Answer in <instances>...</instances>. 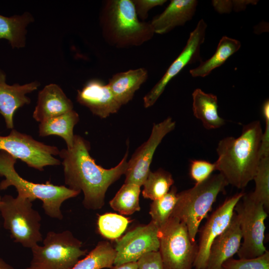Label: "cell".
<instances>
[{
    "label": "cell",
    "instance_id": "13",
    "mask_svg": "<svg viewBox=\"0 0 269 269\" xmlns=\"http://www.w3.org/2000/svg\"><path fill=\"white\" fill-rule=\"evenodd\" d=\"M158 227L152 221L138 226L117 239L114 266L137 262L142 256L158 251Z\"/></svg>",
    "mask_w": 269,
    "mask_h": 269
},
{
    "label": "cell",
    "instance_id": "34",
    "mask_svg": "<svg viewBox=\"0 0 269 269\" xmlns=\"http://www.w3.org/2000/svg\"><path fill=\"white\" fill-rule=\"evenodd\" d=\"M136 13L138 17L144 20L147 18L148 12L151 8L165 3L166 0H132Z\"/></svg>",
    "mask_w": 269,
    "mask_h": 269
},
{
    "label": "cell",
    "instance_id": "33",
    "mask_svg": "<svg viewBox=\"0 0 269 269\" xmlns=\"http://www.w3.org/2000/svg\"><path fill=\"white\" fill-rule=\"evenodd\" d=\"M137 269H164L158 251L145 254L137 261Z\"/></svg>",
    "mask_w": 269,
    "mask_h": 269
},
{
    "label": "cell",
    "instance_id": "10",
    "mask_svg": "<svg viewBox=\"0 0 269 269\" xmlns=\"http://www.w3.org/2000/svg\"><path fill=\"white\" fill-rule=\"evenodd\" d=\"M0 151H5L40 171L43 170L45 166L60 163L54 157L59 154L57 147L45 144L14 129L6 136L0 135Z\"/></svg>",
    "mask_w": 269,
    "mask_h": 269
},
{
    "label": "cell",
    "instance_id": "11",
    "mask_svg": "<svg viewBox=\"0 0 269 269\" xmlns=\"http://www.w3.org/2000/svg\"><path fill=\"white\" fill-rule=\"evenodd\" d=\"M207 27V24L203 19L198 21L195 28L190 33L181 53L169 66L161 78L144 96L143 101L145 108H149L155 104L169 82L185 66L201 61L200 48L205 40Z\"/></svg>",
    "mask_w": 269,
    "mask_h": 269
},
{
    "label": "cell",
    "instance_id": "9",
    "mask_svg": "<svg viewBox=\"0 0 269 269\" xmlns=\"http://www.w3.org/2000/svg\"><path fill=\"white\" fill-rule=\"evenodd\" d=\"M237 215L243 243L237 253L240 259H252L264 254L267 250L264 245L268 217L264 206L244 195L234 208Z\"/></svg>",
    "mask_w": 269,
    "mask_h": 269
},
{
    "label": "cell",
    "instance_id": "22",
    "mask_svg": "<svg viewBox=\"0 0 269 269\" xmlns=\"http://www.w3.org/2000/svg\"><path fill=\"white\" fill-rule=\"evenodd\" d=\"M79 121L78 114L74 110L40 123L39 134L45 136L58 135L64 139L67 148L73 147L75 134L73 129Z\"/></svg>",
    "mask_w": 269,
    "mask_h": 269
},
{
    "label": "cell",
    "instance_id": "2",
    "mask_svg": "<svg viewBox=\"0 0 269 269\" xmlns=\"http://www.w3.org/2000/svg\"><path fill=\"white\" fill-rule=\"evenodd\" d=\"M263 134L260 122L255 121L244 126L239 137L228 136L219 141L216 170L228 184L243 189L253 180L261 158Z\"/></svg>",
    "mask_w": 269,
    "mask_h": 269
},
{
    "label": "cell",
    "instance_id": "28",
    "mask_svg": "<svg viewBox=\"0 0 269 269\" xmlns=\"http://www.w3.org/2000/svg\"><path fill=\"white\" fill-rule=\"evenodd\" d=\"M255 189L247 194L253 201L262 204L267 212L269 210V155L261 157L257 172L253 178Z\"/></svg>",
    "mask_w": 269,
    "mask_h": 269
},
{
    "label": "cell",
    "instance_id": "15",
    "mask_svg": "<svg viewBox=\"0 0 269 269\" xmlns=\"http://www.w3.org/2000/svg\"><path fill=\"white\" fill-rule=\"evenodd\" d=\"M76 99L94 115L102 119L116 113L122 107L108 84L98 79L90 80L78 90Z\"/></svg>",
    "mask_w": 269,
    "mask_h": 269
},
{
    "label": "cell",
    "instance_id": "21",
    "mask_svg": "<svg viewBox=\"0 0 269 269\" xmlns=\"http://www.w3.org/2000/svg\"><path fill=\"white\" fill-rule=\"evenodd\" d=\"M194 116L200 120L207 130L216 129L225 124V120L218 112V99L216 95L196 89L192 94Z\"/></svg>",
    "mask_w": 269,
    "mask_h": 269
},
{
    "label": "cell",
    "instance_id": "19",
    "mask_svg": "<svg viewBox=\"0 0 269 269\" xmlns=\"http://www.w3.org/2000/svg\"><path fill=\"white\" fill-rule=\"evenodd\" d=\"M198 1L172 0L164 11L149 22L154 33L164 34L182 26L195 14Z\"/></svg>",
    "mask_w": 269,
    "mask_h": 269
},
{
    "label": "cell",
    "instance_id": "20",
    "mask_svg": "<svg viewBox=\"0 0 269 269\" xmlns=\"http://www.w3.org/2000/svg\"><path fill=\"white\" fill-rule=\"evenodd\" d=\"M148 77L144 68L131 69L114 74L107 84L112 94L121 106L128 103Z\"/></svg>",
    "mask_w": 269,
    "mask_h": 269
},
{
    "label": "cell",
    "instance_id": "26",
    "mask_svg": "<svg viewBox=\"0 0 269 269\" xmlns=\"http://www.w3.org/2000/svg\"><path fill=\"white\" fill-rule=\"evenodd\" d=\"M140 186L125 183L110 201V206L122 215H132L140 209Z\"/></svg>",
    "mask_w": 269,
    "mask_h": 269
},
{
    "label": "cell",
    "instance_id": "31",
    "mask_svg": "<svg viewBox=\"0 0 269 269\" xmlns=\"http://www.w3.org/2000/svg\"><path fill=\"white\" fill-rule=\"evenodd\" d=\"M221 269H269V252L252 259L230 258L222 264Z\"/></svg>",
    "mask_w": 269,
    "mask_h": 269
},
{
    "label": "cell",
    "instance_id": "18",
    "mask_svg": "<svg viewBox=\"0 0 269 269\" xmlns=\"http://www.w3.org/2000/svg\"><path fill=\"white\" fill-rule=\"evenodd\" d=\"M73 110V104L57 84H50L40 91L33 113L38 122L58 116Z\"/></svg>",
    "mask_w": 269,
    "mask_h": 269
},
{
    "label": "cell",
    "instance_id": "17",
    "mask_svg": "<svg viewBox=\"0 0 269 269\" xmlns=\"http://www.w3.org/2000/svg\"><path fill=\"white\" fill-rule=\"evenodd\" d=\"M242 240L240 224L234 212L228 227L210 247L206 269H221L222 264L238 253Z\"/></svg>",
    "mask_w": 269,
    "mask_h": 269
},
{
    "label": "cell",
    "instance_id": "32",
    "mask_svg": "<svg viewBox=\"0 0 269 269\" xmlns=\"http://www.w3.org/2000/svg\"><path fill=\"white\" fill-rule=\"evenodd\" d=\"M215 170H216L215 162L211 163L202 159H194L190 161L189 174L195 184H198L208 179Z\"/></svg>",
    "mask_w": 269,
    "mask_h": 269
},
{
    "label": "cell",
    "instance_id": "16",
    "mask_svg": "<svg viewBox=\"0 0 269 269\" xmlns=\"http://www.w3.org/2000/svg\"><path fill=\"white\" fill-rule=\"evenodd\" d=\"M39 86L40 83L36 81L24 85H8L6 82L5 74L0 69V114L7 128H13L15 111L30 103V99L26 94L36 90Z\"/></svg>",
    "mask_w": 269,
    "mask_h": 269
},
{
    "label": "cell",
    "instance_id": "8",
    "mask_svg": "<svg viewBox=\"0 0 269 269\" xmlns=\"http://www.w3.org/2000/svg\"><path fill=\"white\" fill-rule=\"evenodd\" d=\"M159 253L164 269H192L198 253L186 225L170 217L159 228Z\"/></svg>",
    "mask_w": 269,
    "mask_h": 269
},
{
    "label": "cell",
    "instance_id": "36",
    "mask_svg": "<svg viewBox=\"0 0 269 269\" xmlns=\"http://www.w3.org/2000/svg\"><path fill=\"white\" fill-rule=\"evenodd\" d=\"M212 3L216 10L220 13H229L233 9L232 0H213Z\"/></svg>",
    "mask_w": 269,
    "mask_h": 269
},
{
    "label": "cell",
    "instance_id": "12",
    "mask_svg": "<svg viewBox=\"0 0 269 269\" xmlns=\"http://www.w3.org/2000/svg\"><path fill=\"white\" fill-rule=\"evenodd\" d=\"M175 122L170 117L154 124L148 139L139 146L128 161L125 183L142 186L150 170L154 152L165 136L173 131Z\"/></svg>",
    "mask_w": 269,
    "mask_h": 269
},
{
    "label": "cell",
    "instance_id": "27",
    "mask_svg": "<svg viewBox=\"0 0 269 269\" xmlns=\"http://www.w3.org/2000/svg\"><path fill=\"white\" fill-rule=\"evenodd\" d=\"M174 183L172 174L163 169L150 171L142 186V194L144 198L153 200L165 195Z\"/></svg>",
    "mask_w": 269,
    "mask_h": 269
},
{
    "label": "cell",
    "instance_id": "37",
    "mask_svg": "<svg viewBox=\"0 0 269 269\" xmlns=\"http://www.w3.org/2000/svg\"><path fill=\"white\" fill-rule=\"evenodd\" d=\"M233 9L235 11H239L244 10L247 4L253 3L255 4L257 1L255 0H232Z\"/></svg>",
    "mask_w": 269,
    "mask_h": 269
},
{
    "label": "cell",
    "instance_id": "38",
    "mask_svg": "<svg viewBox=\"0 0 269 269\" xmlns=\"http://www.w3.org/2000/svg\"><path fill=\"white\" fill-rule=\"evenodd\" d=\"M111 269H137V262L125 263L118 266H114Z\"/></svg>",
    "mask_w": 269,
    "mask_h": 269
},
{
    "label": "cell",
    "instance_id": "1",
    "mask_svg": "<svg viewBox=\"0 0 269 269\" xmlns=\"http://www.w3.org/2000/svg\"><path fill=\"white\" fill-rule=\"evenodd\" d=\"M90 143L75 134L73 147L63 149L59 155L63 159L65 183L69 188L84 194L83 204L97 210L105 204L106 193L113 183L125 174L128 167V148L116 166L105 169L96 164L91 156Z\"/></svg>",
    "mask_w": 269,
    "mask_h": 269
},
{
    "label": "cell",
    "instance_id": "5",
    "mask_svg": "<svg viewBox=\"0 0 269 269\" xmlns=\"http://www.w3.org/2000/svg\"><path fill=\"white\" fill-rule=\"evenodd\" d=\"M229 185L220 174L212 175L205 181L177 193V200L170 217L176 218L186 226L193 242L202 221L208 217L218 195Z\"/></svg>",
    "mask_w": 269,
    "mask_h": 269
},
{
    "label": "cell",
    "instance_id": "23",
    "mask_svg": "<svg viewBox=\"0 0 269 269\" xmlns=\"http://www.w3.org/2000/svg\"><path fill=\"white\" fill-rule=\"evenodd\" d=\"M28 12L6 17L0 14V39L7 40L13 48H20L26 44V27L33 22Z\"/></svg>",
    "mask_w": 269,
    "mask_h": 269
},
{
    "label": "cell",
    "instance_id": "4",
    "mask_svg": "<svg viewBox=\"0 0 269 269\" xmlns=\"http://www.w3.org/2000/svg\"><path fill=\"white\" fill-rule=\"evenodd\" d=\"M16 159L3 151H0V176L4 179L0 182V190L14 186L18 195L25 196L33 201L39 199L42 208L49 217L58 220L63 219L61 210L66 200L77 196L80 193L64 185H55L47 181L45 183H36L21 177L16 171L14 164Z\"/></svg>",
    "mask_w": 269,
    "mask_h": 269
},
{
    "label": "cell",
    "instance_id": "14",
    "mask_svg": "<svg viewBox=\"0 0 269 269\" xmlns=\"http://www.w3.org/2000/svg\"><path fill=\"white\" fill-rule=\"evenodd\" d=\"M244 193L240 192L227 198L208 216L199 233L198 253L193 265L195 269H206L210 247L214 240L229 225L234 213V208Z\"/></svg>",
    "mask_w": 269,
    "mask_h": 269
},
{
    "label": "cell",
    "instance_id": "40",
    "mask_svg": "<svg viewBox=\"0 0 269 269\" xmlns=\"http://www.w3.org/2000/svg\"><path fill=\"white\" fill-rule=\"evenodd\" d=\"M1 198H2V197H1L0 196V203H1Z\"/></svg>",
    "mask_w": 269,
    "mask_h": 269
},
{
    "label": "cell",
    "instance_id": "29",
    "mask_svg": "<svg viewBox=\"0 0 269 269\" xmlns=\"http://www.w3.org/2000/svg\"><path fill=\"white\" fill-rule=\"evenodd\" d=\"M177 190L172 186L163 197L153 200L149 209L151 220L158 228L164 225L170 216L177 200Z\"/></svg>",
    "mask_w": 269,
    "mask_h": 269
},
{
    "label": "cell",
    "instance_id": "35",
    "mask_svg": "<svg viewBox=\"0 0 269 269\" xmlns=\"http://www.w3.org/2000/svg\"><path fill=\"white\" fill-rule=\"evenodd\" d=\"M262 113L265 121V129L263 132L261 147V155H269V101H264L262 107Z\"/></svg>",
    "mask_w": 269,
    "mask_h": 269
},
{
    "label": "cell",
    "instance_id": "6",
    "mask_svg": "<svg viewBox=\"0 0 269 269\" xmlns=\"http://www.w3.org/2000/svg\"><path fill=\"white\" fill-rule=\"evenodd\" d=\"M32 202L23 196L17 195L14 198L5 195L0 204L3 227L9 232L14 242L30 249L43 240L40 232L41 217L32 208Z\"/></svg>",
    "mask_w": 269,
    "mask_h": 269
},
{
    "label": "cell",
    "instance_id": "30",
    "mask_svg": "<svg viewBox=\"0 0 269 269\" xmlns=\"http://www.w3.org/2000/svg\"><path fill=\"white\" fill-rule=\"evenodd\" d=\"M130 221L129 218L116 213H106L99 216L97 225L99 232L104 237L116 240L126 230Z\"/></svg>",
    "mask_w": 269,
    "mask_h": 269
},
{
    "label": "cell",
    "instance_id": "3",
    "mask_svg": "<svg viewBox=\"0 0 269 269\" xmlns=\"http://www.w3.org/2000/svg\"><path fill=\"white\" fill-rule=\"evenodd\" d=\"M100 23L106 41L117 48L140 46L154 34L149 22L139 19L132 0H106Z\"/></svg>",
    "mask_w": 269,
    "mask_h": 269
},
{
    "label": "cell",
    "instance_id": "7",
    "mask_svg": "<svg viewBox=\"0 0 269 269\" xmlns=\"http://www.w3.org/2000/svg\"><path fill=\"white\" fill-rule=\"evenodd\" d=\"M82 243L68 230L48 232L43 246L32 247V257L26 269H71L87 254Z\"/></svg>",
    "mask_w": 269,
    "mask_h": 269
},
{
    "label": "cell",
    "instance_id": "39",
    "mask_svg": "<svg viewBox=\"0 0 269 269\" xmlns=\"http://www.w3.org/2000/svg\"><path fill=\"white\" fill-rule=\"evenodd\" d=\"M0 269H15L0 257Z\"/></svg>",
    "mask_w": 269,
    "mask_h": 269
},
{
    "label": "cell",
    "instance_id": "25",
    "mask_svg": "<svg viewBox=\"0 0 269 269\" xmlns=\"http://www.w3.org/2000/svg\"><path fill=\"white\" fill-rule=\"evenodd\" d=\"M115 256L116 251L112 245L107 241H101L71 269H111L114 265Z\"/></svg>",
    "mask_w": 269,
    "mask_h": 269
},
{
    "label": "cell",
    "instance_id": "24",
    "mask_svg": "<svg viewBox=\"0 0 269 269\" xmlns=\"http://www.w3.org/2000/svg\"><path fill=\"white\" fill-rule=\"evenodd\" d=\"M241 42L235 39L226 36L220 39L215 53L208 60L201 62L195 68L191 69L193 77H204L213 70L221 66L233 54L239 50Z\"/></svg>",
    "mask_w": 269,
    "mask_h": 269
}]
</instances>
